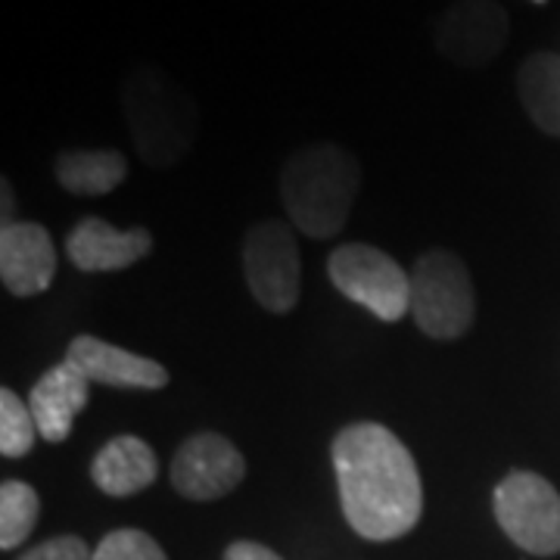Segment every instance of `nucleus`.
I'll use <instances>...</instances> for the list:
<instances>
[{
    "instance_id": "nucleus-1",
    "label": "nucleus",
    "mask_w": 560,
    "mask_h": 560,
    "mask_svg": "<svg viewBox=\"0 0 560 560\" xmlns=\"http://www.w3.org/2000/svg\"><path fill=\"white\" fill-rule=\"evenodd\" d=\"M334 470L346 523L368 541L401 539L423 514L418 464L383 423H349L334 440Z\"/></svg>"
},
{
    "instance_id": "nucleus-2",
    "label": "nucleus",
    "mask_w": 560,
    "mask_h": 560,
    "mask_svg": "<svg viewBox=\"0 0 560 560\" xmlns=\"http://www.w3.org/2000/svg\"><path fill=\"white\" fill-rule=\"evenodd\" d=\"M361 190L359 160L340 143H308L280 168L287 219L315 241L337 237Z\"/></svg>"
},
{
    "instance_id": "nucleus-3",
    "label": "nucleus",
    "mask_w": 560,
    "mask_h": 560,
    "mask_svg": "<svg viewBox=\"0 0 560 560\" xmlns=\"http://www.w3.org/2000/svg\"><path fill=\"white\" fill-rule=\"evenodd\" d=\"M121 113L138 156L150 168L178 165L200 131L194 97L156 66H135L121 81Z\"/></svg>"
},
{
    "instance_id": "nucleus-4",
    "label": "nucleus",
    "mask_w": 560,
    "mask_h": 560,
    "mask_svg": "<svg viewBox=\"0 0 560 560\" xmlns=\"http://www.w3.org/2000/svg\"><path fill=\"white\" fill-rule=\"evenodd\" d=\"M411 315L433 340H458L474 327V278L452 249H430L418 259L411 271Z\"/></svg>"
},
{
    "instance_id": "nucleus-5",
    "label": "nucleus",
    "mask_w": 560,
    "mask_h": 560,
    "mask_svg": "<svg viewBox=\"0 0 560 560\" xmlns=\"http://www.w3.org/2000/svg\"><path fill=\"white\" fill-rule=\"evenodd\" d=\"M330 283L374 318L396 324L411 308V275L389 253L368 243H342L327 259Z\"/></svg>"
},
{
    "instance_id": "nucleus-6",
    "label": "nucleus",
    "mask_w": 560,
    "mask_h": 560,
    "mask_svg": "<svg viewBox=\"0 0 560 560\" xmlns=\"http://www.w3.org/2000/svg\"><path fill=\"white\" fill-rule=\"evenodd\" d=\"M243 275L253 300L271 315L296 308L302 293V259L293 224L259 221L243 237Z\"/></svg>"
},
{
    "instance_id": "nucleus-7",
    "label": "nucleus",
    "mask_w": 560,
    "mask_h": 560,
    "mask_svg": "<svg viewBox=\"0 0 560 560\" xmlns=\"http://www.w3.org/2000/svg\"><path fill=\"white\" fill-rule=\"evenodd\" d=\"M501 533L536 558L560 555V492L533 470H511L492 492Z\"/></svg>"
},
{
    "instance_id": "nucleus-8",
    "label": "nucleus",
    "mask_w": 560,
    "mask_h": 560,
    "mask_svg": "<svg viewBox=\"0 0 560 560\" xmlns=\"http://www.w3.org/2000/svg\"><path fill=\"white\" fill-rule=\"evenodd\" d=\"M511 38V16L499 0H452L433 20V44L458 69H486Z\"/></svg>"
},
{
    "instance_id": "nucleus-9",
    "label": "nucleus",
    "mask_w": 560,
    "mask_h": 560,
    "mask_svg": "<svg viewBox=\"0 0 560 560\" xmlns=\"http://www.w3.org/2000/svg\"><path fill=\"white\" fill-rule=\"evenodd\" d=\"M246 477L241 448L221 433H197L172 458L168 480L187 501H219L231 495Z\"/></svg>"
},
{
    "instance_id": "nucleus-10",
    "label": "nucleus",
    "mask_w": 560,
    "mask_h": 560,
    "mask_svg": "<svg viewBox=\"0 0 560 560\" xmlns=\"http://www.w3.org/2000/svg\"><path fill=\"white\" fill-rule=\"evenodd\" d=\"M57 278V246L38 221H10L0 228V280L7 293L40 296Z\"/></svg>"
},
{
    "instance_id": "nucleus-11",
    "label": "nucleus",
    "mask_w": 560,
    "mask_h": 560,
    "mask_svg": "<svg viewBox=\"0 0 560 560\" xmlns=\"http://www.w3.org/2000/svg\"><path fill=\"white\" fill-rule=\"evenodd\" d=\"M153 253V237L147 228H113L109 221L88 215L66 237V256L84 275H106L131 268Z\"/></svg>"
},
{
    "instance_id": "nucleus-12",
    "label": "nucleus",
    "mask_w": 560,
    "mask_h": 560,
    "mask_svg": "<svg viewBox=\"0 0 560 560\" xmlns=\"http://www.w3.org/2000/svg\"><path fill=\"white\" fill-rule=\"evenodd\" d=\"M66 361L75 364L91 383L116 386V389H162L168 386V371L160 361L128 352L121 346L81 334L69 342Z\"/></svg>"
},
{
    "instance_id": "nucleus-13",
    "label": "nucleus",
    "mask_w": 560,
    "mask_h": 560,
    "mask_svg": "<svg viewBox=\"0 0 560 560\" xmlns=\"http://www.w3.org/2000/svg\"><path fill=\"white\" fill-rule=\"evenodd\" d=\"M91 401V381L75 364L62 359L32 386L28 408L38 423V436L44 442H66L72 433V423Z\"/></svg>"
},
{
    "instance_id": "nucleus-14",
    "label": "nucleus",
    "mask_w": 560,
    "mask_h": 560,
    "mask_svg": "<svg viewBox=\"0 0 560 560\" xmlns=\"http://www.w3.org/2000/svg\"><path fill=\"white\" fill-rule=\"evenodd\" d=\"M156 477H160V460H156L153 445L131 433L106 442L91 464V480L113 499L138 495L147 486H153Z\"/></svg>"
},
{
    "instance_id": "nucleus-15",
    "label": "nucleus",
    "mask_w": 560,
    "mask_h": 560,
    "mask_svg": "<svg viewBox=\"0 0 560 560\" xmlns=\"http://www.w3.org/2000/svg\"><path fill=\"white\" fill-rule=\"evenodd\" d=\"M517 94L529 121L560 138V57L551 50H536L517 69Z\"/></svg>"
},
{
    "instance_id": "nucleus-16",
    "label": "nucleus",
    "mask_w": 560,
    "mask_h": 560,
    "mask_svg": "<svg viewBox=\"0 0 560 560\" xmlns=\"http://www.w3.org/2000/svg\"><path fill=\"white\" fill-rule=\"evenodd\" d=\"M54 172L62 190L75 197H103L128 178V160L119 150H62Z\"/></svg>"
},
{
    "instance_id": "nucleus-17",
    "label": "nucleus",
    "mask_w": 560,
    "mask_h": 560,
    "mask_svg": "<svg viewBox=\"0 0 560 560\" xmlns=\"http://www.w3.org/2000/svg\"><path fill=\"white\" fill-rule=\"evenodd\" d=\"M40 517L38 492L22 480H7L0 486V548L13 551L32 536Z\"/></svg>"
},
{
    "instance_id": "nucleus-18",
    "label": "nucleus",
    "mask_w": 560,
    "mask_h": 560,
    "mask_svg": "<svg viewBox=\"0 0 560 560\" xmlns=\"http://www.w3.org/2000/svg\"><path fill=\"white\" fill-rule=\"evenodd\" d=\"M38 440V423L32 418L28 401H22L10 386L0 389V455L25 458Z\"/></svg>"
},
{
    "instance_id": "nucleus-19",
    "label": "nucleus",
    "mask_w": 560,
    "mask_h": 560,
    "mask_svg": "<svg viewBox=\"0 0 560 560\" xmlns=\"http://www.w3.org/2000/svg\"><path fill=\"white\" fill-rule=\"evenodd\" d=\"M94 560H168L162 545L143 529H113L94 548Z\"/></svg>"
},
{
    "instance_id": "nucleus-20",
    "label": "nucleus",
    "mask_w": 560,
    "mask_h": 560,
    "mask_svg": "<svg viewBox=\"0 0 560 560\" xmlns=\"http://www.w3.org/2000/svg\"><path fill=\"white\" fill-rule=\"evenodd\" d=\"M20 560H94V551L79 536H57L35 545Z\"/></svg>"
},
{
    "instance_id": "nucleus-21",
    "label": "nucleus",
    "mask_w": 560,
    "mask_h": 560,
    "mask_svg": "<svg viewBox=\"0 0 560 560\" xmlns=\"http://www.w3.org/2000/svg\"><path fill=\"white\" fill-rule=\"evenodd\" d=\"M224 560H283V558H280L278 551H271L268 545H259V541H234V545H228Z\"/></svg>"
},
{
    "instance_id": "nucleus-22",
    "label": "nucleus",
    "mask_w": 560,
    "mask_h": 560,
    "mask_svg": "<svg viewBox=\"0 0 560 560\" xmlns=\"http://www.w3.org/2000/svg\"><path fill=\"white\" fill-rule=\"evenodd\" d=\"M3 190V224H10V209H16V200H13V190H10V180L0 184Z\"/></svg>"
},
{
    "instance_id": "nucleus-23",
    "label": "nucleus",
    "mask_w": 560,
    "mask_h": 560,
    "mask_svg": "<svg viewBox=\"0 0 560 560\" xmlns=\"http://www.w3.org/2000/svg\"><path fill=\"white\" fill-rule=\"evenodd\" d=\"M533 3H545V0H533Z\"/></svg>"
}]
</instances>
